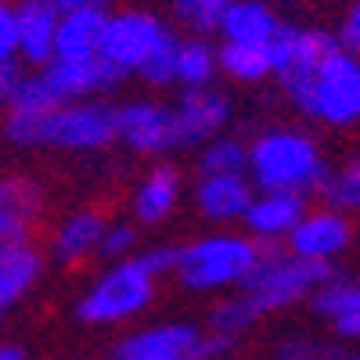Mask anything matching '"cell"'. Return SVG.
I'll use <instances>...</instances> for the list:
<instances>
[{
  "mask_svg": "<svg viewBox=\"0 0 360 360\" xmlns=\"http://www.w3.org/2000/svg\"><path fill=\"white\" fill-rule=\"evenodd\" d=\"M176 249H141L127 259L105 263L76 295L72 317L86 328H119L144 317L159 295V278L173 274Z\"/></svg>",
  "mask_w": 360,
  "mask_h": 360,
  "instance_id": "1",
  "label": "cell"
},
{
  "mask_svg": "<svg viewBox=\"0 0 360 360\" xmlns=\"http://www.w3.org/2000/svg\"><path fill=\"white\" fill-rule=\"evenodd\" d=\"M4 141L22 152L98 155L115 144V108L101 98L65 101L47 112H8Z\"/></svg>",
  "mask_w": 360,
  "mask_h": 360,
  "instance_id": "2",
  "label": "cell"
},
{
  "mask_svg": "<svg viewBox=\"0 0 360 360\" xmlns=\"http://www.w3.org/2000/svg\"><path fill=\"white\" fill-rule=\"evenodd\" d=\"M332 166L314 134L299 127H270L249 141V180L256 191L314 195L324 191Z\"/></svg>",
  "mask_w": 360,
  "mask_h": 360,
  "instance_id": "3",
  "label": "cell"
},
{
  "mask_svg": "<svg viewBox=\"0 0 360 360\" xmlns=\"http://www.w3.org/2000/svg\"><path fill=\"white\" fill-rule=\"evenodd\" d=\"M263 256V245L245 231H209L176 245L173 278L191 295H231L242 292Z\"/></svg>",
  "mask_w": 360,
  "mask_h": 360,
  "instance_id": "4",
  "label": "cell"
},
{
  "mask_svg": "<svg viewBox=\"0 0 360 360\" xmlns=\"http://www.w3.org/2000/svg\"><path fill=\"white\" fill-rule=\"evenodd\" d=\"M299 115L328 130L360 127V58L342 44L332 47L321 62L285 94Z\"/></svg>",
  "mask_w": 360,
  "mask_h": 360,
  "instance_id": "5",
  "label": "cell"
},
{
  "mask_svg": "<svg viewBox=\"0 0 360 360\" xmlns=\"http://www.w3.org/2000/svg\"><path fill=\"white\" fill-rule=\"evenodd\" d=\"M332 274H335L332 266L310 263L288 249H263L252 278L242 285V292L252 299V307L263 317H270V314L292 310L299 303H307V299H314V292Z\"/></svg>",
  "mask_w": 360,
  "mask_h": 360,
  "instance_id": "6",
  "label": "cell"
},
{
  "mask_svg": "<svg viewBox=\"0 0 360 360\" xmlns=\"http://www.w3.org/2000/svg\"><path fill=\"white\" fill-rule=\"evenodd\" d=\"M231 346L234 342L202 332L191 321H159L127 332L105 353V360H217Z\"/></svg>",
  "mask_w": 360,
  "mask_h": 360,
  "instance_id": "7",
  "label": "cell"
},
{
  "mask_svg": "<svg viewBox=\"0 0 360 360\" xmlns=\"http://www.w3.org/2000/svg\"><path fill=\"white\" fill-rule=\"evenodd\" d=\"M176 29L152 8H115L105 22L101 58L119 76H137Z\"/></svg>",
  "mask_w": 360,
  "mask_h": 360,
  "instance_id": "8",
  "label": "cell"
},
{
  "mask_svg": "<svg viewBox=\"0 0 360 360\" xmlns=\"http://www.w3.org/2000/svg\"><path fill=\"white\" fill-rule=\"evenodd\" d=\"M115 144L144 159H162L176 148L173 108L155 98H134L115 105Z\"/></svg>",
  "mask_w": 360,
  "mask_h": 360,
  "instance_id": "9",
  "label": "cell"
},
{
  "mask_svg": "<svg viewBox=\"0 0 360 360\" xmlns=\"http://www.w3.org/2000/svg\"><path fill=\"white\" fill-rule=\"evenodd\" d=\"M44 188L33 176H0V263L33 245V231L44 217Z\"/></svg>",
  "mask_w": 360,
  "mask_h": 360,
  "instance_id": "10",
  "label": "cell"
},
{
  "mask_svg": "<svg viewBox=\"0 0 360 360\" xmlns=\"http://www.w3.org/2000/svg\"><path fill=\"white\" fill-rule=\"evenodd\" d=\"M173 108V137L176 148H198L220 137L231 123V94L220 86H195V90H180V98L169 105Z\"/></svg>",
  "mask_w": 360,
  "mask_h": 360,
  "instance_id": "11",
  "label": "cell"
},
{
  "mask_svg": "<svg viewBox=\"0 0 360 360\" xmlns=\"http://www.w3.org/2000/svg\"><path fill=\"white\" fill-rule=\"evenodd\" d=\"M349 245H353V220L335 205L307 209V217L299 220V227L285 242L288 252L303 256L310 263H324V266H332L339 256H346Z\"/></svg>",
  "mask_w": 360,
  "mask_h": 360,
  "instance_id": "12",
  "label": "cell"
},
{
  "mask_svg": "<svg viewBox=\"0 0 360 360\" xmlns=\"http://www.w3.org/2000/svg\"><path fill=\"white\" fill-rule=\"evenodd\" d=\"M252 198H256V184L249 180V173H242V176H234V173H198V180L191 184L195 213L213 227L242 224Z\"/></svg>",
  "mask_w": 360,
  "mask_h": 360,
  "instance_id": "13",
  "label": "cell"
},
{
  "mask_svg": "<svg viewBox=\"0 0 360 360\" xmlns=\"http://www.w3.org/2000/svg\"><path fill=\"white\" fill-rule=\"evenodd\" d=\"M307 195H288V191H256L249 213L242 220V231L263 249H278L288 242V234L307 217Z\"/></svg>",
  "mask_w": 360,
  "mask_h": 360,
  "instance_id": "14",
  "label": "cell"
},
{
  "mask_svg": "<svg viewBox=\"0 0 360 360\" xmlns=\"http://www.w3.org/2000/svg\"><path fill=\"white\" fill-rule=\"evenodd\" d=\"M184 202V176L169 162H155L130 191V220L137 227H162Z\"/></svg>",
  "mask_w": 360,
  "mask_h": 360,
  "instance_id": "15",
  "label": "cell"
},
{
  "mask_svg": "<svg viewBox=\"0 0 360 360\" xmlns=\"http://www.w3.org/2000/svg\"><path fill=\"white\" fill-rule=\"evenodd\" d=\"M44 76L47 83L54 86L58 101H86V98H101L108 90H115L123 83L105 58H54L51 65H44Z\"/></svg>",
  "mask_w": 360,
  "mask_h": 360,
  "instance_id": "16",
  "label": "cell"
},
{
  "mask_svg": "<svg viewBox=\"0 0 360 360\" xmlns=\"http://www.w3.org/2000/svg\"><path fill=\"white\" fill-rule=\"evenodd\" d=\"M15 15H18V62H25L29 69L51 65L62 8L54 0H15Z\"/></svg>",
  "mask_w": 360,
  "mask_h": 360,
  "instance_id": "17",
  "label": "cell"
},
{
  "mask_svg": "<svg viewBox=\"0 0 360 360\" xmlns=\"http://www.w3.org/2000/svg\"><path fill=\"white\" fill-rule=\"evenodd\" d=\"M105 227H108V217L101 213V209H90V205L72 209V213H65L51 231V256L62 266L86 263L90 256L101 252Z\"/></svg>",
  "mask_w": 360,
  "mask_h": 360,
  "instance_id": "18",
  "label": "cell"
},
{
  "mask_svg": "<svg viewBox=\"0 0 360 360\" xmlns=\"http://www.w3.org/2000/svg\"><path fill=\"white\" fill-rule=\"evenodd\" d=\"M281 18L270 0H231L224 18H220V40L227 44H252V47H270L278 37Z\"/></svg>",
  "mask_w": 360,
  "mask_h": 360,
  "instance_id": "19",
  "label": "cell"
},
{
  "mask_svg": "<svg viewBox=\"0 0 360 360\" xmlns=\"http://www.w3.org/2000/svg\"><path fill=\"white\" fill-rule=\"evenodd\" d=\"M108 11L112 8H69V11H62L54 58H72V62L76 58H98Z\"/></svg>",
  "mask_w": 360,
  "mask_h": 360,
  "instance_id": "20",
  "label": "cell"
},
{
  "mask_svg": "<svg viewBox=\"0 0 360 360\" xmlns=\"http://www.w3.org/2000/svg\"><path fill=\"white\" fill-rule=\"evenodd\" d=\"M44 270H47V259L37 245H29V249H22L11 259L0 263V328H4L11 310H18L25 299L33 295V288L44 278Z\"/></svg>",
  "mask_w": 360,
  "mask_h": 360,
  "instance_id": "21",
  "label": "cell"
},
{
  "mask_svg": "<svg viewBox=\"0 0 360 360\" xmlns=\"http://www.w3.org/2000/svg\"><path fill=\"white\" fill-rule=\"evenodd\" d=\"M217 76H220V47L209 37L188 33L180 40V54H176V86L180 90L213 86Z\"/></svg>",
  "mask_w": 360,
  "mask_h": 360,
  "instance_id": "22",
  "label": "cell"
},
{
  "mask_svg": "<svg viewBox=\"0 0 360 360\" xmlns=\"http://www.w3.org/2000/svg\"><path fill=\"white\" fill-rule=\"evenodd\" d=\"M220 72H224L231 83L256 86V83H263V79L274 76V65H270V51H266V47L220 40Z\"/></svg>",
  "mask_w": 360,
  "mask_h": 360,
  "instance_id": "23",
  "label": "cell"
},
{
  "mask_svg": "<svg viewBox=\"0 0 360 360\" xmlns=\"http://www.w3.org/2000/svg\"><path fill=\"white\" fill-rule=\"evenodd\" d=\"M310 307L328 324H339V321L360 314V278L356 274H332L314 292Z\"/></svg>",
  "mask_w": 360,
  "mask_h": 360,
  "instance_id": "24",
  "label": "cell"
},
{
  "mask_svg": "<svg viewBox=\"0 0 360 360\" xmlns=\"http://www.w3.org/2000/svg\"><path fill=\"white\" fill-rule=\"evenodd\" d=\"M259 321H263V314L252 307V299L245 292H231V295H220L217 307L209 310V332L227 339V342H238Z\"/></svg>",
  "mask_w": 360,
  "mask_h": 360,
  "instance_id": "25",
  "label": "cell"
},
{
  "mask_svg": "<svg viewBox=\"0 0 360 360\" xmlns=\"http://www.w3.org/2000/svg\"><path fill=\"white\" fill-rule=\"evenodd\" d=\"M198 173H249V141L220 134L198 148Z\"/></svg>",
  "mask_w": 360,
  "mask_h": 360,
  "instance_id": "26",
  "label": "cell"
},
{
  "mask_svg": "<svg viewBox=\"0 0 360 360\" xmlns=\"http://www.w3.org/2000/svg\"><path fill=\"white\" fill-rule=\"evenodd\" d=\"M54 105H65V101H58V94H54V86L47 83L44 69H29V72H18L4 108L8 112H47Z\"/></svg>",
  "mask_w": 360,
  "mask_h": 360,
  "instance_id": "27",
  "label": "cell"
},
{
  "mask_svg": "<svg viewBox=\"0 0 360 360\" xmlns=\"http://www.w3.org/2000/svg\"><path fill=\"white\" fill-rule=\"evenodd\" d=\"M227 4L231 0H169V11L188 33L209 37V33L220 29V18H224Z\"/></svg>",
  "mask_w": 360,
  "mask_h": 360,
  "instance_id": "28",
  "label": "cell"
},
{
  "mask_svg": "<svg viewBox=\"0 0 360 360\" xmlns=\"http://www.w3.org/2000/svg\"><path fill=\"white\" fill-rule=\"evenodd\" d=\"M324 202L342 209V213H360V155H353L349 162H342L339 169H332L324 184Z\"/></svg>",
  "mask_w": 360,
  "mask_h": 360,
  "instance_id": "29",
  "label": "cell"
},
{
  "mask_svg": "<svg viewBox=\"0 0 360 360\" xmlns=\"http://www.w3.org/2000/svg\"><path fill=\"white\" fill-rule=\"evenodd\" d=\"M328 356H332L328 342H321L310 332H288L270 349V360H328Z\"/></svg>",
  "mask_w": 360,
  "mask_h": 360,
  "instance_id": "30",
  "label": "cell"
},
{
  "mask_svg": "<svg viewBox=\"0 0 360 360\" xmlns=\"http://www.w3.org/2000/svg\"><path fill=\"white\" fill-rule=\"evenodd\" d=\"M137 238H141V231H137V224H134V220H108L105 238H101V252H98V259L115 263V259H127V256L141 252V249H137Z\"/></svg>",
  "mask_w": 360,
  "mask_h": 360,
  "instance_id": "31",
  "label": "cell"
},
{
  "mask_svg": "<svg viewBox=\"0 0 360 360\" xmlns=\"http://www.w3.org/2000/svg\"><path fill=\"white\" fill-rule=\"evenodd\" d=\"M180 33H173L159 51H155V58L148 62L137 76L148 83V86H176V54H180Z\"/></svg>",
  "mask_w": 360,
  "mask_h": 360,
  "instance_id": "32",
  "label": "cell"
},
{
  "mask_svg": "<svg viewBox=\"0 0 360 360\" xmlns=\"http://www.w3.org/2000/svg\"><path fill=\"white\" fill-rule=\"evenodd\" d=\"M0 62L18 65V15L15 0H0Z\"/></svg>",
  "mask_w": 360,
  "mask_h": 360,
  "instance_id": "33",
  "label": "cell"
},
{
  "mask_svg": "<svg viewBox=\"0 0 360 360\" xmlns=\"http://www.w3.org/2000/svg\"><path fill=\"white\" fill-rule=\"evenodd\" d=\"M335 37H339V44H342L349 54L360 58V0H353V4L346 8V15H342V22H339V29H335Z\"/></svg>",
  "mask_w": 360,
  "mask_h": 360,
  "instance_id": "34",
  "label": "cell"
},
{
  "mask_svg": "<svg viewBox=\"0 0 360 360\" xmlns=\"http://www.w3.org/2000/svg\"><path fill=\"white\" fill-rule=\"evenodd\" d=\"M18 79V65L15 62H0V105H8V94Z\"/></svg>",
  "mask_w": 360,
  "mask_h": 360,
  "instance_id": "35",
  "label": "cell"
},
{
  "mask_svg": "<svg viewBox=\"0 0 360 360\" xmlns=\"http://www.w3.org/2000/svg\"><path fill=\"white\" fill-rule=\"evenodd\" d=\"M332 328H335V335H339V339L360 342V314H353V317H346V321H339V324H332Z\"/></svg>",
  "mask_w": 360,
  "mask_h": 360,
  "instance_id": "36",
  "label": "cell"
},
{
  "mask_svg": "<svg viewBox=\"0 0 360 360\" xmlns=\"http://www.w3.org/2000/svg\"><path fill=\"white\" fill-rule=\"evenodd\" d=\"M0 360H29V349L15 339H0Z\"/></svg>",
  "mask_w": 360,
  "mask_h": 360,
  "instance_id": "37",
  "label": "cell"
},
{
  "mask_svg": "<svg viewBox=\"0 0 360 360\" xmlns=\"http://www.w3.org/2000/svg\"><path fill=\"white\" fill-rule=\"evenodd\" d=\"M62 11H69V8H108V0H54Z\"/></svg>",
  "mask_w": 360,
  "mask_h": 360,
  "instance_id": "38",
  "label": "cell"
},
{
  "mask_svg": "<svg viewBox=\"0 0 360 360\" xmlns=\"http://www.w3.org/2000/svg\"><path fill=\"white\" fill-rule=\"evenodd\" d=\"M328 360H360V349H349V353H332Z\"/></svg>",
  "mask_w": 360,
  "mask_h": 360,
  "instance_id": "39",
  "label": "cell"
},
{
  "mask_svg": "<svg viewBox=\"0 0 360 360\" xmlns=\"http://www.w3.org/2000/svg\"><path fill=\"white\" fill-rule=\"evenodd\" d=\"M270 4H292V0H270Z\"/></svg>",
  "mask_w": 360,
  "mask_h": 360,
  "instance_id": "40",
  "label": "cell"
}]
</instances>
